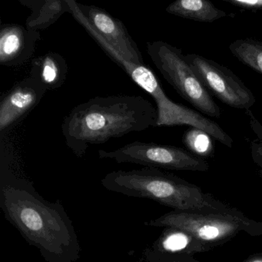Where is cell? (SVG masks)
Masks as SVG:
<instances>
[{
  "label": "cell",
  "instance_id": "4",
  "mask_svg": "<svg viewBox=\"0 0 262 262\" xmlns=\"http://www.w3.org/2000/svg\"><path fill=\"white\" fill-rule=\"evenodd\" d=\"M149 227L174 228L214 248L245 231L251 236L262 235V224L245 217L240 211L228 213L173 211L145 222Z\"/></svg>",
  "mask_w": 262,
  "mask_h": 262
},
{
  "label": "cell",
  "instance_id": "18",
  "mask_svg": "<svg viewBox=\"0 0 262 262\" xmlns=\"http://www.w3.org/2000/svg\"><path fill=\"white\" fill-rule=\"evenodd\" d=\"M234 7L251 11H262V0H224Z\"/></svg>",
  "mask_w": 262,
  "mask_h": 262
},
{
  "label": "cell",
  "instance_id": "5",
  "mask_svg": "<svg viewBox=\"0 0 262 262\" xmlns=\"http://www.w3.org/2000/svg\"><path fill=\"white\" fill-rule=\"evenodd\" d=\"M146 50L164 79L179 96L209 117H220V108L188 63L182 50L163 41H154L147 42Z\"/></svg>",
  "mask_w": 262,
  "mask_h": 262
},
{
  "label": "cell",
  "instance_id": "8",
  "mask_svg": "<svg viewBox=\"0 0 262 262\" xmlns=\"http://www.w3.org/2000/svg\"><path fill=\"white\" fill-rule=\"evenodd\" d=\"M211 246L174 228H165L159 237L142 254L143 262H199L195 255Z\"/></svg>",
  "mask_w": 262,
  "mask_h": 262
},
{
  "label": "cell",
  "instance_id": "19",
  "mask_svg": "<svg viewBox=\"0 0 262 262\" xmlns=\"http://www.w3.org/2000/svg\"><path fill=\"white\" fill-rule=\"evenodd\" d=\"M244 262H262V254H255Z\"/></svg>",
  "mask_w": 262,
  "mask_h": 262
},
{
  "label": "cell",
  "instance_id": "13",
  "mask_svg": "<svg viewBox=\"0 0 262 262\" xmlns=\"http://www.w3.org/2000/svg\"><path fill=\"white\" fill-rule=\"evenodd\" d=\"M31 62L30 77L42 82L48 91L60 88L67 80L68 64L59 53L50 52Z\"/></svg>",
  "mask_w": 262,
  "mask_h": 262
},
{
  "label": "cell",
  "instance_id": "14",
  "mask_svg": "<svg viewBox=\"0 0 262 262\" xmlns=\"http://www.w3.org/2000/svg\"><path fill=\"white\" fill-rule=\"evenodd\" d=\"M165 10L169 14L198 22L212 23L226 16L224 10L208 0H177Z\"/></svg>",
  "mask_w": 262,
  "mask_h": 262
},
{
  "label": "cell",
  "instance_id": "9",
  "mask_svg": "<svg viewBox=\"0 0 262 262\" xmlns=\"http://www.w3.org/2000/svg\"><path fill=\"white\" fill-rule=\"evenodd\" d=\"M78 7L93 29L125 59L138 65H145L143 56L137 44L122 21L96 6L78 3Z\"/></svg>",
  "mask_w": 262,
  "mask_h": 262
},
{
  "label": "cell",
  "instance_id": "15",
  "mask_svg": "<svg viewBox=\"0 0 262 262\" xmlns=\"http://www.w3.org/2000/svg\"><path fill=\"white\" fill-rule=\"evenodd\" d=\"M229 50L242 64L262 75V40L237 39L230 44Z\"/></svg>",
  "mask_w": 262,
  "mask_h": 262
},
{
  "label": "cell",
  "instance_id": "16",
  "mask_svg": "<svg viewBox=\"0 0 262 262\" xmlns=\"http://www.w3.org/2000/svg\"><path fill=\"white\" fill-rule=\"evenodd\" d=\"M208 133L195 128H189L183 135L184 145L188 151L199 157H211L214 154V143Z\"/></svg>",
  "mask_w": 262,
  "mask_h": 262
},
{
  "label": "cell",
  "instance_id": "17",
  "mask_svg": "<svg viewBox=\"0 0 262 262\" xmlns=\"http://www.w3.org/2000/svg\"><path fill=\"white\" fill-rule=\"evenodd\" d=\"M251 116V125L257 138L251 142V152L254 162L262 168V127L257 119H254L250 111L246 112Z\"/></svg>",
  "mask_w": 262,
  "mask_h": 262
},
{
  "label": "cell",
  "instance_id": "6",
  "mask_svg": "<svg viewBox=\"0 0 262 262\" xmlns=\"http://www.w3.org/2000/svg\"><path fill=\"white\" fill-rule=\"evenodd\" d=\"M100 159L133 163L149 168L181 171H207L208 162L188 150L174 145L136 141L113 151L99 150Z\"/></svg>",
  "mask_w": 262,
  "mask_h": 262
},
{
  "label": "cell",
  "instance_id": "10",
  "mask_svg": "<svg viewBox=\"0 0 262 262\" xmlns=\"http://www.w3.org/2000/svg\"><path fill=\"white\" fill-rule=\"evenodd\" d=\"M48 90L38 79L28 77L16 83L0 102V133L20 122L43 99Z\"/></svg>",
  "mask_w": 262,
  "mask_h": 262
},
{
  "label": "cell",
  "instance_id": "1",
  "mask_svg": "<svg viewBox=\"0 0 262 262\" xmlns=\"http://www.w3.org/2000/svg\"><path fill=\"white\" fill-rule=\"evenodd\" d=\"M0 208L6 219L47 262H76L82 252L73 222L60 201L39 194L17 165L2 158Z\"/></svg>",
  "mask_w": 262,
  "mask_h": 262
},
{
  "label": "cell",
  "instance_id": "11",
  "mask_svg": "<svg viewBox=\"0 0 262 262\" xmlns=\"http://www.w3.org/2000/svg\"><path fill=\"white\" fill-rule=\"evenodd\" d=\"M41 39L40 32L20 24H3L0 29V64L20 67L30 60Z\"/></svg>",
  "mask_w": 262,
  "mask_h": 262
},
{
  "label": "cell",
  "instance_id": "12",
  "mask_svg": "<svg viewBox=\"0 0 262 262\" xmlns=\"http://www.w3.org/2000/svg\"><path fill=\"white\" fill-rule=\"evenodd\" d=\"M19 3L31 10L25 27L39 32L53 26L65 14H71L67 0H19Z\"/></svg>",
  "mask_w": 262,
  "mask_h": 262
},
{
  "label": "cell",
  "instance_id": "2",
  "mask_svg": "<svg viewBox=\"0 0 262 262\" xmlns=\"http://www.w3.org/2000/svg\"><path fill=\"white\" fill-rule=\"evenodd\" d=\"M157 119V108L142 96H97L71 110L62 133L67 147L82 158L90 145L156 127Z\"/></svg>",
  "mask_w": 262,
  "mask_h": 262
},
{
  "label": "cell",
  "instance_id": "3",
  "mask_svg": "<svg viewBox=\"0 0 262 262\" xmlns=\"http://www.w3.org/2000/svg\"><path fill=\"white\" fill-rule=\"evenodd\" d=\"M108 191L129 197L148 199L174 211L228 213L236 211L203 192L199 187L163 171L145 167L112 171L101 180Z\"/></svg>",
  "mask_w": 262,
  "mask_h": 262
},
{
  "label": "cell",
  "instance_id": "7",
  "mask_svg": "<svg viewBox=\"0 0 262 262\" xmlns=\"http://www.w3.org/2000/svg\"><path fill=\"white\" fill-rule=\"evenodd\" d=\"M191 68L208 92L221 102L237 110L250 111L255 104L252 92L231 70L197 54L185 55Z\"/></svg>",
  "mask_w": 262,
  "mask_h": 262
}]
</instances>
